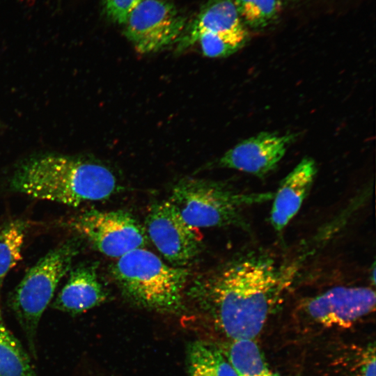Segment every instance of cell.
Returning <instances> with one entry per match:
<instances>
[{"label":"cell","mask_w":376,"mask_h":376,"mask_svg":"<svg viewBox=\"0 0 376 376\" xmlns=\"http://www.w3.org/2000/svg\"><path fill=\"white\" fill-rule=\"evenodd\" d=\"M29 224L22 219L0 226V289L7 273L22 259V249Z\"/></svg>","instance_id":"cell-17"},{"label":"cell","mask_w":376,"mask_h":376,"mask_svg":"<svg viewBox=\"0 0 376 376\" xmlns=\"http://www.w3.org/2000/svg\"><path fill=\"white\" fill-rule=\"evenodd\" d=\"M246 30L233 0H210L200 10L178 40L181 51L196 43L204 33H228Z\"/></svg>","instance_id":"cell-13"},{"label":"cell","mask_w":376,"mask_h":376,"mask_svg":"<svg viewBox=\"0 0 376 376\" xmlns=\"http://www.w3.org/2000/svg\"><path fill=\"white\" fill-rule=\"evenodd\" d=\"M186 365L188 376H237L222 349L205 340L189 344Z\"/></svg>","instance_id":"cell-14"},{"label":"cell","mask_w":376,"mask_h":376,"mask_svg":"<svg viewBox=\"0 0 376 376\" xmlns=\"http://www.w3.org/2000/svg\"><path fill=\"white\" fill-rule=\"evenodd\" d=\"M357 367L355 376H375V347L370 344L363 350Z\"/></svg>","instance_id":"cell-21"},{"label":"cell","mask_w":376,"mask_h":376,"mask_svg":"<svg viewBox=\"0 0 376 376\" xmlns=\"http://www.w3.org/2000/svg\"><path fill=\"white\" fill-rule=\"evenodd\" d=\"M292 136L261 132L229 149L220 158L219 164L258 177L264 176L278 165L292 141Z\"/></svg>","instance_id":"cell-10"},{"label":"cell","mask_w":376,"mask_h":376,"mask_svg":"<svg viewBox=\"0 0 376 376\" xmlns=\"http://www.w3.org/2000/svg\"><path fill=\"white\" fill-rule=\"evenodd\" d=\"M273 197L272 192H240L221 182L185 178L174 186L169 201L194 228L234 226L249 230L243 210Z\"/></svg>","instance_id":"cell-4"},{"label":"cell","mask_w":376,"mask_h":376,"mask_svg":"<svg viewBox=\"0 0 376 376\" xmlns=\"http://www.w3.org/2000/svg\"><path fill=\"white\" fill-rule=\"evenodd\" d=\"M235 4L243 24L254 29L269 24L281 10L280 0H236Z\"/></svg>","instance_id":"cell-18"},{"label":"cell","mask_w":376,"mask_h":376,"mask_svg":"<svg viewBox=\"0 0 376 376\" xmlns=\"http://www.w3.org/2000/svg\"><path fill=\"white\" fill-rule=\"evenodd\" d=\"M272 376H281L280 375L277 374V373H273V375Z\"/></svg>","instance_id":"cell-22"},{"label":"cell","mask_w":376,"mask_h":376,"mask_svg":"<svg viewBox=\"0 0 376 376\" xmlns=\"http://www.w3.org/2000/svg\"><path fill=\"white\" fill-rule=\"evenodd\" d=\"M295 270L265 251L250 250L195 280L185 295L230 340L254 339L282 303Z\"/></svg>","instance_id":"cell-1"},{"label":"cell","mask_w":376,"mask_h":376,"mask_svg":"<svg viewBox=\"0 0 376 376\" xmlns=\"http://www.w3.org/2000/svg\"><path fill=\"white\" fill-rule=\"evenodd\" d=\"M145 231L157 250L173 266L183 267L201 250V240L169 200L152 204Z\"/></svg>","instance_id":"cell-9"},{"label":"cell","mask_w":376,"mask_h":376,"mask_svg":"<svg viewBox=\"0 0 376 376\" xmlns=\"http://www.w3.org/2000/svg\"><path fill=\"white\" fill-rule=\"evenodd\" d=\"M111 272L122 295L136 306L160 313L183 309L187 269L168 265L139 248L118 258Z\"/></svg>","instance_id":"cell-3"},{"label":"cell","mask_w":376,"mask_h":376,"mask_svg":"<svg viewBox=\"0 0 376 376\" xmlns=\"http://www.w3.org/2000/svg\"><path fill=\"white\" fill-rule=\"evenodd\" d=\"M68 226L100 253L120 258L147 242L144 227L124 210H89L72 217Z\"/></svg>","instance_id":"cell-6"},{"label":"cell","mask_w":376,"mask_h":376,"mask_svg":"<svg viewBox=\"0 0 376 376\" xmlns=\"http://www.w3.org/2000/svg\"><path fill=\"white\" fill-rule=\"evenodd\" d=\"M375 292L370 287L336 286L301 303L299 309L324 328H348L373 313Z\"/></svg>","instance_id":"cell-8"},{"label":"cell","mask_w":376,"mask_h":376,"mask_svg":"<svg viewBox=\"0 0 376 376\" xmlns=\"http://www.w3.org/2000/svg\"><path fill=\"white\" fill-rule=\"evenodd\" d=\"M14 192L77 207L111 196L117 187L106 166L80 157L42 154L22 161L8 180Z\"/></svg>","instance_id":"cell-2"},{"label":"cell","mask_w":376,"mask_h":376,"mask_svg":"<svg viewBox=\"0 0 376 376\" xmlns=\"http://www.w3.org/2000/svg\"><path fill=\"white\" fill-rule=\"evenodd\" d=\"M144 0H104L105 11L113 22L123 24L131 13Z\"/></svg>","instance_id":"cell-20"},{"label":"cell","mask_w":376,"mask_h":376,"mask_svg":"<svg viewBox=\"0 0 376 376\" xmlns=\"http://www.w3.org/2000/svg\"><path fill=\"white\" fill-rule=\"evenodd\" d=\"M107 299V293L98 279L96 265H80L71 269L67 283L51 307L75 315L104 303Z\"/></svg>","instance_id":"cell-12"},{"label":"cell","mask_w":376,"mask_h":376,"mask_svg":"<svg viewBox=\"0 0 376 376\" xmlns=\"http://www.w3.org/2000/svg\"><path fill=\"white\" fill-rule=\"evenodd\" d=\"M79 242L77 237H72L49 251L26 272L9 299V306L35 359L39 322L57 285L78 254Z\"/></svg>","instance_id":"cell-5"},{"label":"cell","mask_w":376,"mask_h":376,"mask_svg":"<svg viewBox=\"0 0 376 376\" xmlns=\"http://www.w3.org/2000/svg\"><path fill=\"white\" fill-rule=\"evenodd\" d=\"M247 39L246 30L228 33H204L198 42L204 56L210 58L225 57L237 51Z\"/></svg>","instance_id":"cell-19"},{"label":"cell","mask_w":376,"mask_h":376,"mask_svg":"<svg viewBox=\"0 0 376 376\" xmlns=\"http://www.w3.org/2000/svg\"><path fill=\"white\" fill-rule=\"evenodd\" d=\"M0 376H38L30 356L6 327L1 309Z\"/></svg>","instance_id":"cell-16"},{"label":"cell","mask_w":376,"mask_h":376,"mask_svg":"<svg viewBox=\"0 0 376 376\" xmlns=\"http://www.w3.org/2000/svg\"><path fill=\"white\" fill-rule=\"evenodd\" d=\"M230 341L226 350H222L237 376L273 375L254 339Z\"/></svg>","instance_id":"cell-15"},{"label":"cell","mask_w":376,"mask_h":376,"mask_svg":"<svg viewBox=\"0 0 376 376\" xmlns=\"http://www.w3.org/2000/svg\"><path fill=\"white\" fill-rule=\"evenodd\" d=\"M123 25L124 34L134 49L148 54L178 42L187 19L169 1L144 0Z\"/></svg>","instance_id":"cell-7"},{"label":"cell","mask_w":376,"mask_h":376,"mask_svg":"<svg viewBox=\"0 0 376 376\" xmlns=\"http://www.w3.org/2000/svg\"><path fill=\"white\" fill-rule=\"evenodd\" d=\"M316 166L310 158H304L281 181L272 198L270 223L276 232H282L299 210L309 193Z\"/></svg>","instance_id":"cell-11"}]
</instances>
